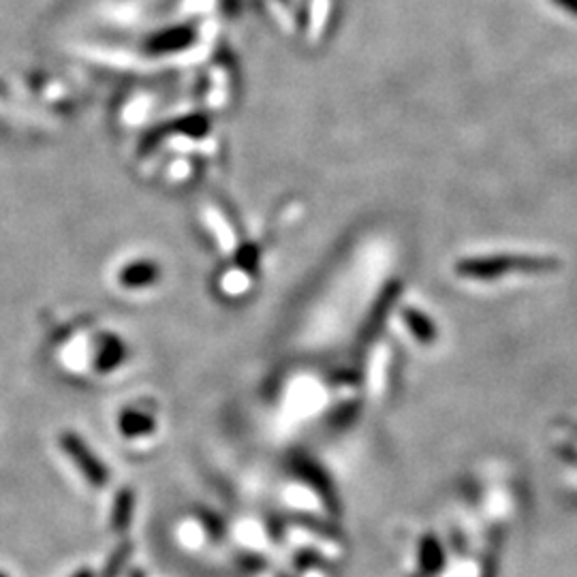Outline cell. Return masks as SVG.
I'll use <instances>...</instances> for the list:
<instances>
[{
    "instance_id": "6da1fadb",
    "label": "cell",
    "mask_w": 577,
    "mask_h": 577,
    "mask_svg": "<svg viewBox=\"0 0 577 577\" xmlns=\"http://www.w3.org/2000/svg\"><path fill=\"white\" fill-rule=\"evenodd\" d=\"M560 263L549 257H521V254H498V257H473L456 263V274L462 279L492 280L507 274H547Z\"/></svg>"
},
{
    "instance_id": "7a4b0ae2",
    "label": "cell",
    "mask_w": 577,
    "mask_h": 577,
    "mask_svg": "<svg viewBox=\"0 0 577 577\" xmlns=\"http://www.w3.org/2000/svg\"><path fill=\"white\" fill-rule=\"evenodd\" d=\"M60 447L65 449L66 456L73 460V464L82 470V475L86 477L88 484L94 487L108 486L109 481L108 466L94 456L92 449L88 447L80 436L73 435V432H66V435L60 436Z\"/></svg>"
},
{
    "instance_id": "3957f363",
    "label": "cell",
    "mask_w": 577,
    "mask_h": 577,
    "mask_svg": "<svg viewBox=\"0 0 577 577\" xmlns=\"http://www.w3.org/2000/svg\"><path fill=\"white\" fill-rule=\"evenodd\" d=\"M159 279H160L159 263L150 259L131 261V263H126L118 274V280L126 288H146L150 285H154Z\"/></svg>"
},
{
    "instance_id": "277c9868",
    "label": "cell",
    "mask_w": 577,
    "mask_h": 577,
    "mask_svg": "<svg viewBox=\"0 0 577 577\" xmlns=\"http://www.w3.org/2000/svg\"><path fill=\"white\" fill-rule=\"evenodd\" d=\"M126 355H129V351H126V345L118 336L105 334L99 338L97 359H94V364H97V370H101V373H109V370L125 364Z\"/></svg>"
},
{
    "instance_id": "5b68a950",
    "label": "cell",
    "mask_w": 577,
    "mask_h": 577,
    "mask_svg": "<svg viewBox=\"0 0 577 577\" xmlns=\"http://www.w3.org/2000/svg\"><path fill=\"white\" fill-rule=\"evenodd\" d=\"M193 41H195V30L191 26H177V29L159 32L157 37L150 39V49L157 54L180 52V49H186L191 46Z\"/></svg>"
},
{
    "instance_id": "8992f818",
    "label": "cell",
    "mask_w": 577,
    "mask_h": 577,
    "mask_svg": "<svg viewBox=\"0 0 577 577\" xmlns=\"http://www.w3.org/2000/svg\"><path fill=\"white\" fill-rule=\"evenodd\" d=\"M118 428L125 436L135 438V436H146L154 430V419L150 415L143 413V410L137 409H126L125 413L120 415Z\"/></svg>"
},
{
    "instance_id": "52a82bcc",
    "label": "cell",
    "mask_w": 577,
    "mask_h": 577,
    "mask_svg": "<svg viewBox=\"0 0 577 577\" xmlns=\"http://www.w3.org/2000/svg\"><path fill=\"white\" fill-rule=\"evenodd\" d=\"M133 504H135V496H133L131 490H122L118 496H116L112 513V526L116 532H125L126 526L131 524Z\"/></svg>"
},
{
    "instance_id": "ba28073f",
    "label": "cell",
    "mask_w": 577,
    "mask_h": 577,
    "mask_svg": "<svg viewBox=\"0 0 577 577\" xmlns=\"http://www.w3.org/2000/svg\"><path fill=\"white\" fill-rule=\"evenodd\" d=\"M404 319H407V325L410 327V330H413V334L418 336L421 342L435 340V336H436L435 325H432L430 319H426L419 310H415V308L404 310Z\"/></svg>"
},
{
    "instance_id": "9c48e42d",
    "label": "cell",
    "mask_w": 577,
    "mask_h": 577,
    "mask_svg": "<svg viewBox=\"0 0 577 577\" xmlns=\"http://www.w3.org/2000/svg\"><path fill=\"white\" fill-rule=\"evenodd\" d=\"M126 554H129V547H122L118 552L112 556V563L108 564V569H105V577H116L118 575V571L122 569V564H125V558Z\"/></svg>"
},
{
    "instance_id": "30bf717a",
    "label": "cell",
    "mask_w": 577,
    "mask_h": 577,
    "mask_svg": "<svg viewBox=\"0 0 577 577\" xmlns=\"http://www.w3.org/2000/svg\"><path fill=\"white\" fill-rule=\"evenodd\" d=\"M556 3L560 4V7L569 9L571 13H575V15H577V0H556Z\"/></svg>"
},
{
    "instance_id": "8fae6325",
    "label": "cell",
    "mask_w": 577,
    "mask_h": 577,
    "mask_svg": "<svg viewBox=\"0 0 577 577\" xmlns=\"http://www.w3.org/2000/svg\"><path fill=\"white\" fill-rule=\"evenodd\" d=\"M75 577H92L90 571H80V573H77Z\"/></svg>"
},
{
    "instance_id": "7c38bea8",
    "label": "cell",
    "mask_w": 577,
    "mask_h": 577,
    "mask_svg": "<svg viewBox=\"0 0 577 577\" xmlns=\"http://www.w3.org/2000/svg\"><path fill=\"white\" fill-rule=\"evenodd\" d=\"M0 577H7V575H4V573H0Z\"/></svg>"
}]
</instances>
